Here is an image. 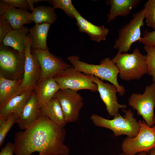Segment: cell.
<instances>
[{
	"instance_id": "18",
	"label": "cell",
	"mask_w": 155,
	"mask_h": 155,
	"mask_svg": "<svg viewBox=\"0 0 155 155\" xmlns=\"http://www.w3.org/2000/svg\"><path fill=\"white\" fill-rule=\"evenodd\" d=\"M34 90L26 91L15 96L0 108V119H4L12 113L18 116Z\"/></svg>"
},
{
	"instance_id": "6",
	"label": "cell",
	"mask_w": 155,
	"mask_h": 155,
	"mask_svg": "<svg viewBox=\"0 0 155 155\" xmlns=\"http://www.w3.org/2000/svg\"><path fill=\"white\" fill-rule=\"evenodd\" d=\"M138 122L140 126L139 133L133 138L126 137L121 144L123 153L127 155H135L144 152L149 154L152 149H155V125L150 127L141 119Z\"/></svg>"
},
{
	"instance_id": "19",
	"label": "cell",
	"mask_w": 155,
	"mask_h": 155,
	"mask_svg": "<svg viewBox=\"0 0 155 155\" xmlns=\"http://www.w3.org/2000/svg\"><path fill=\"white\" fill-rule=\"evenodd\" d=\"M40 110L41 115L47 117L61 127H64L67 123L60 103L55 97Z\"/></svg>"
},
{
	"instance_id": "37",
	"label": "cell",
	"mask_w": 155,
	"mask_h": 155,
	"mask_svg": "<svg viewBox=\"0 0 155 155\" xmlns=\"http://www.w3.org/2000/svg\"><path fill=\"white\" fill-rule=\"evenodd\" d=\"M153 122L154 124L155 125V116L154 115L153 118Z\"/></svg>"
},
{
	"instance_id": "11",
	"label": "cell",
	"mask_w": 155,
	"mask_h": 155,
	"mask_svg": "<svg viewBox=\"0 0 155 155\" xmlns=\"http://www.w3.org/2000/svg\"><path fill=\"white\" fill-rule=\"evenodd\" d=\"M26 45L24 52L25 57L24 73L19 94L26 90H34L41 75V69L39 63L31 52V39L29 34L26 38Z\"/></svg>"
},
{
	"instance_id": "27",
	"label": "cell",
	"mask_w": 155,
	"mask_h": 155,
	"mask_svg": "<svg viewBox=\"0 0 155 155\" xmlns=\"http://www.w3.org/2000/svg\"><path fill=\"white\" fill-rule=\"evenodd\" d=\"M143 9L147 25L155 30V0L147 1Z\"/></svg>"
},
{
	"instance_id": "38",
	"label": "cell",
	"mask_w": 155,
	"mask_h": 155,
	"mask_svg": "<svg viewBox=\"0 0 155 155\" xmlns=\"http://www.w3.org/2000/svg\"><path fill=\"white\" fill-rule=\"evenodd\" d=\"M32 155H35L34 154H32Z\"/></svg>"
},
{
	"instance_id": "7",
	"label": "cell",
	"mask_w": 155,
	"mask_h": 155,
	"mask_svg": "<svg viewBox=\"0 0 155 155\" xmlns=\"http://www.w3.org/2000/svg\"><path fill=\"white\" fill-rule=\"evenodd\" d=\"M143 8L133 13L127 23L119 30L118 36L114 44V48L120 53H127L132 44L141 39V28L144 25Z\"/></svg>"
},
{
	"instance_id": "15",
	"label": "cell",
	"mask_w": 155,
	"mask_h": 155,
	"mask_svg": "<svg viewBox=\"0 0 155 155\" xmlns=\"http://www.w3.org/2000/svg\"><path fill=\"white\" fill-rule=\"evenodd\" d=\"M59 89L54 78L39 80L34 89L37 95L39 108L49 102Z\"/></svg>"
},
{
	"instance_id": "23",
	"label": "cell",
	"mask_w": 155,
	"mask_h": 155,
	"mask_svg": "<svg viewBox=\"0 0 155 155\" xmlns=\"http://www.w3.org/2000/svg\"><path fill=\"white\" fill-rule=\"evenodd\" d=\"M22 80H11L0 76V108L19 94Z\"/></svg>"
},
{
	"instance_id": "20",
	"label": "cell",
	"mask_w": 155,
	"mask_h": 155,
	"mask_svg": "<svg viewBox=\"0 0 155 155\" xmlns=\"http://www.w3.org/2000/svg\"><path fill=\"white\" fill-rule=\"evenodd\" d=\"M29 30L28 28L25 26L19 29H13L5 36L2 43L20 53H24L26 47V38Z\"/></svg>"
},
{
	"instance_id": "12",
	"label": "cell",
	"mask_w": 155,
	"mask_h": 155,
	"mask_svg": "<svg viewBox=\"0 0 155 155\" xmlns=\"http://www.w3.org/2000/svg\"><path fill=\"white\" fill-rule=\"evenodd\" d=\"M31 52L38 60L41 69V75L39 80L53 78L71 65L67 63L60 57L51 53L49 49H31Z\"/></svg>"
},
{
	"instance_id": "32",
	"label": "cell",
	"mask_w": 155,
	"mask_h": 155,
	"mask_svg": "<svg viewBox=\"0 0 155 155\" xmlns=\"http://www.w3.org/2000/svg\"><path fill=\"white\" fill-rule=\"evenodd\" d=\"M14 149V143L8 142L3 147L1 148L0 155H13Z\"/></svg>"
},
{
	"instance_id": "35",
	"label": "cell",
	"mask_w": 155,
	"mask_h": 155,
	"mask_svg": "<svg viewBox=\"0 0 155 155\" xmlns=\"http://www.w3.org/2000/svg\"><path fill=\"white\" fill-rule=\"evenodd\" d=\"M149 154L146 152H142L139 153L135 155H148ZM118 155H127L126 154H125L123 153L120 154Z\"/></svg>"
},
{
	"instance_id": "14",
	"label": "cell",
	"mask_w": 155,
	"mask_h": 155,
	"mask_svg": "<svg viewBox=\"0 0 155 155\" xmlns=\"http://www.w3.org/2000/svg\"><path fill=\"white\" fill-rule=\"evenodd\" d=\"M40 116L36 94L34 90L18 116L16 123L24 130L35 123Z\"/></svg>"
},
{
	"instance_id": "3",
	"label": "cell",
	"mask_w": 155,
	"mask_h": 155,
	"mask_svg": "<svg viewBox=\"0 0 155 155\" xmlns=\"http://www.w3.org/2000/svg\"><path fill=\"white\" fill-rule=\"evenodd\" d=\"M112 60L118 68L119 77L123 80H139L147 73L146 55L141 53L137 48L131 53L118 52Z\"/></svg>"
},
{
	"instance_id": "33",
	"label": "cell",
	"mask_w": 155,
	"mask_h": 155,
	"mask_svg": "<svg viewBox=\"0 0 155 155\" xmlns=\"http://www.w3.org/2000/svg\"><path fill=\"white\" fill-rule=\"evenodd\" d=\"M10 5L9 3L0 0V17L3 16Z\"/></svg>"
},
{
	"instance_id": "36",
	"label": "cell",
	"mask_w": 155,
	"mask_h": 155,
	"mask_svg": "<svg viewBox=\"0 0 155 155\" xmlns=\"http://www.w3.org/2000/svg\"><path fill=\"white\" fill-rule=\"evenodd\" d=\"M148 155H155V149H152L150 150Z\"/></svg>"
},
{
	"instance_id": "34",
	"label": "cell",
	"mask_w": 155,
	"mask_h": 155,
	"mask_svg": "<svg viewBox=\"0 0 155 155\" xmlns=\"http://www.w3.org/2000/svg\"><path fill=\"white\" fill-rule=\"evenodd\" d=\"M47 0H27V1L28 3L29 9L32 11L33 9L34 5L40 2H41L43 1H47Z\"/></svg>"
},
{
	"instance_id": "1",
	"label": "cell",
	"mask_w": 155,
	"mask_h": 155,
	"mask_svg": "<svg viewBox=\"0 0 155 155\" xmlns=\"http://www.w3.org/2000/svg\"><path fill=\"white\" fill-rule=\"evenodd\" d=\"M66 132L47 117L39 119L24 131L15 133V155H69L70 150L64 144Z\"/></svg>"
},
{
	"instance_id": "5",
	"label": "cell",
	"mask_w": 155,
	"mask_h": 155,
	"mask_svg": "<svg viewBox=\"0 0 155 155\" xmlns=\"http://www.w3.org/2000/svg\"><path fill=\"white\" fill-rule=\"evenodd\" d=\"M25 57L11 47L0 45V76L11 80H22Z\"/></svg>"
},
{
	"instance_id": "10",
	"label": "cell",
	"mask_w": 155,
	"mask_h": 155,
	"mask_svg": "<svg viewBox=\"0 0 155 155\" xmlns=\"http://www.w3.org/2000/svg\"><path fill=\"white\" fill-rule=\"evenodd\" d=\"M54 97L59 101L67 123L76 121L84 106L83 99L78 92L60 89Z\"/></svg>"
},
{
	"instance_id": "13",
	"label": "cell",
	"mask_w": 155,
	"mask_h": 155,
	"mask_svg": "<svg viewBox=\"0 0 155 155\" xmlns=\"http://www.w3.org/2000/svg\"><path fill=\"white\" fill-rule=\"evenodd\" d=\"M92 80L98 86V91L100 98L104 103L110 116H116L118 115L119 109H125L127 106L119 104L116 95L117 89L113 84L104 83L99 78L92 75Z\"/></svg>"
},
{
	"instance_id": "30",
	"label": "cell",
	"mask_w": 155,
	"mask_h": 155,
	"mask_svg": "<svg viewBox=\"0 0 155 155\" xmlns=\"http://www.w3.org/2000/svg\"><path fill=\"white\" fill-rule=\"evenodd\" d=\"M13 29L10 24L3 17H0V43H2L6 35Z\"/></svg>"
},
{
	"instance_id": "26",
	"label": "cell",
	"mask_w": 155,
	"mask_h": 155,
	"mask_svg": "<svg viewBox=\"0 0 155 155\" xmlns=\"http://www.w3.org/2000/svg\"><path fill=\"white\" fill-rule=\"evenodd\" d=\"M48 1L54 9H61L69 16L75 18L74 14L77 10L73 6L71 0H50Z\"/></svg>"
},
{
	"instance_id": "4",
	"label": "cell",
	"mask_w": 155,
	"mask_h": 155,
	"mask_svg": "<svg viewBox=\"0 0 155 155\" xmlns=\"http://www.w3.org/2000/svg\"><path fill=\"white\" fill-rule=\"evenodd\" d=\"M122 111L125 113L123 117L119 113L111 120L95 114H92L90 118L95 125L111 130L116 137L125 135L130 138L134 137L140 131L139 122L134 117L131 110H126L123 109Z\"/></svg>"
},
{
	"instance_id": "16",
	"label": "cell",
	"mask_w": 155,
	"mask_h": 155,
	"mask_svg": "<svg viewBox=\"0 0 155 155\" xmlns=\"http://www.w3.org/2000/svg\"><path fill=\"white\" fill-rule=\"evenodd\" d=\"M74 16L80 32L86 33L92 40L98 42L106 40L109 31L104 26H97L92 24L83 17L77 10Z\"/></svg>"
},
{
	"instance_id": "22",
	"label": "cell",
	"mask_w": 155,
	"mask_h": 155,
	"mask_svg": "<svg viewBox=\"0 0 155 155\" xmlns=\"http://www.w3.org/2000/svg\"><path fill=\"white\" fill-rule=\"evenodd\" d=\"M31 14L27 10L17 9L10 5L3 17L13 29L18 30L22 28L24 24L32 22Z\"/></svg>"
},
{
	"instance_id": "17",
	"label": "cell",
	"mask_w": 155,
	"mask_h": 155,
	"mask_svg": "<svg viewBox=\"0 0 155 155\" xmlns=\"http://www.w3.org/2000/svg\"><path fill=\"white\" fill-rule=\"evenodd\" d=\"M141 0H110L106 1L111 6L107 15V23L115 20L118 16H126L131 13L132 9L140 5Z\"/></svg>"
},
{
	"instance_id": "24",
	"label": "cell",
	"mask_w": 155,
	"mask_h": 155,
	"mask_svg": "<svg viewBox=\"0 0 155 155\" xmlns=\"http://www.w3.org/2000/svg\"><path fill=\"white\" fill-rule=\"evenodd\" d=\"M54 9L50 6L41 5L34 7L31 14V20L35 25L44 23L53 24L57 18Z\"/></svg>"
},
{
	"instance_id": "2",
	"label": "cell",
	"mask_w": 155,
	"mask_h": 155,
	"mask_svg": "<svg viewBox=\"0 0 155 155\" xmlns=\"http://www.w3.org/2000/svg\"><path fill=\"white\" fill-rule=\"evenodd\" d=\"M67 59L71 65L78 71L88 75L94 76L102 81L106 80L113 84L120 96H123L126 90L117 80L119 71L115 64L109 57L102 59L99 65L90 64L80 60L78 56H68Z\"/></svg>"
},
{
	"instance_id": "21",
	"label": "cell",
	"mask_w": 155,
	"mask_h": 155,
	"mask_svg": "<svg viewBox=\"0 0 155 155\" xmlns=\"http://www.w3.org/2000/svg\"><path fill=\"white\" fill-rule=\"evenodd\" d=\"M50 25L45 23L35 25L29 29L31 49H48L46 39Z\"/></svg>"
},
{
	"instance_id": "29",
	"label": "cell",
	"mask_w": 155,
	"mask_h": 155,
	"mask_svg": "<svg viewBox=\"0 0 155 155\" xmlns=\"http://www.w3.org/2000/svg\"><path fill=\"white\" fill-rule=\"evenodd\" d=\"M138 41L144 45L150 46L155 48V30L150 32L146 29L143 32V37Z\"/></svg>"
},
{
	"instance_id": "28",
	"label": "cell",
	"mask_w": 155,
	"mask_h": 155,
	"mask_svg": "<svg viewBox=\"0 0 155 155\" xmlns=\"http://www.w3.org/2000/svg\"><path fill=\"white\" fill-rule=\"evenodd\" d=\"M144 49L147 53L146 55L148 67L147 73L152 76L153 82L155 83V48L144 45Z\"/></svg>"
},
{
	"instance_id": "31",
	"label": "cell",
	"mask_w": 155,
	"mask_h": 155,
	"mask_svg": "<svg viewBox=\"0 0 155 155\" xmlns=\"http://www.w3.org/2000/svg\"><path fill=\"white\" fill-rule=\"evenodd\" d=\"M9 3L10 6L16 8L27 10L29 9V5L27 0H1Z\"/></svg>"
},
{
	"instance_id": "9",
	"label": "cell",
	"mask_w": 155,
	"mask_h": 155,
	"mask_svg": "<svg viewBox=\"0 0 155 155\" xmlns=\"http://www.w3.org/2000/svg\"><path fill=\"white\" fill-rule=\"evenodd\" d=\"M128 104L137 114L141 116L147 124L154 126L153 118L155 107V83L147 86L144 93H133L128 100Z\"/></svg>"
},
{
	"instance_id": "25",
	"label": "cell",
	"mask_w": 155,
	"mask_h": 155,
	"mask_svg": "<svg viewBox=\"0 0 155 155\" xmlns=\"http://www.w3.org/2000/svg\"><path fill=\"white\" fill-rule=\"evenodd\" d=\"M18 116L12 113L4 119H0V147L4 142L8 132L15 123H16Z\"/></svg>"
},
{
	"instance_id": "8",
	"label": "cell",
	"mask_w": 155,
	"mask_h": 155,
	"mask_svg": "<svg viewBox=\"0 0 155 155\" xmlns=\"http://www.w3.org/2000/svg\"><path fill=\"white\" fill-rule=\"evenodd\" d=\"M54 78L60 89H68L78 92L82 89L93 92L98 91V86L92 80V75L85 74L73 67L67 68Z\"/></svg>"
}]
</instances>
